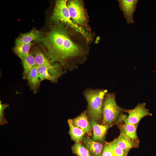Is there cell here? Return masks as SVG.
<instances>
[{
  "label": "cell",
  "mask_w": 156,
  "mask_h": 156,
  "mask_svg": "<svg viewBox=\"0 0 156 156\" xmlns=\"http://www.w3.org/2000/svg\"><path fill=\"white\" fill-rule=\"evenodd\" d=\"M62 24L59 23L53 27L39 41L43 43L45 54L52 64L59 63L68 69V61L82 55L83 52L71 39Z\"/></svg>",
  "instance_id": "obj_1"
},
{
  "label": "cell",
  "mask_w": 156,
  "mask_h": 156,
  "mask_svg": "<svg viewBox=\"0 0 156 156\" xmlns=\"http://www.w3.org/2000/svg\"><path fill=\"white\" fill-rule=\"evenodd\" d=\"M125 111L117 104L115 94L107 93L102 109V125H113L124 122L127 117L122 113Z\"/></svg>",
  "instance_id": "obj_2"
},
{
  "label": "cell",
  "mask_w": 156,
  "mask_h": 156,
  "mask_svg": "<svg viewBox=\"0 0 156 156\" xmlns=\"http://www.w3.org/2000/svg\"><path fill=\"white\" fill-rule=\"evenodd\" d=\"M107 90L88 89L84 95L88 103L87 114L90 118L97 121L102 118V109Z\"/></svg>",
  "instance_id": "obj_3"
},
{
  "label": "cell",
  "mask_w": 156,
  "mask_h": 156,
  "mask_svg": "<svg viewBox=\"0 0 156 156\" xmlns=\"http://www.w3.org/2000/svg\"><path fill=\"white\" fill-rule=\"evenodd\" d=\"M67 1L58 0L56 1L53 14L51 17L52 21L56 23H64L77 32L81 34L89 41L91 38L90 34L84 28L74 23L71 20L66 5Z\"/></svg>",
  "instance_id": "obj_4"
},
{
  "label": "cell",
  "mask_w": 156,
  "mask_h": 156,
  "mask_svg": "<svg viewBox=\"0 0 156 156\" xmlns=\"http://www.w3.org/2000/svg\"><path fill=\"white\" fill-rule=\"evenodd\" d=\"M66 5L72 21L78 26L89 30L88 18L82 1H67Z\"/></svg>",
  "instance_id": "obj_5"
},
{
  "label": "cell",
  "mask_w": 156,
  "mask_h": 156,
  "mask_svg": "<svg viewBox=\"0 0 156 156\" xmlns=\"http://www.w3.org/2000/svg\"><path fill=\"white\" fill-rule=\"evenodd\" d=\"M145 103H140L133 109H125V112L128 115L125 119L124 122L133 124H138L140 121L144 117L148 116H152L149 110L146 108Z\"/></svg>",
  "instance_id": "obj_6"
},
{
  "label": "cell",
  "mask_w": 156,
  "mask_h": 156,
  "mask_svg": "<svg viewBox=\"0 0 156 156\" xmlns=\"http://www.w3.org/2000/svg\"><path fill=\"white\" fill-rule=\"evenodd\" d=\"M120 10L123 13L127 23H134L133 14L136 9L138 0H118Z\"/></svg>",
  "instance_id": "obj_7"
},
{
  "label": "cell",
  "mask_w": 156,
  "mask_h": 156,
  "mask_svg": "<svg viewBox=\"0 0 156 156\" xmlns=\"http://www.w3.org/2000/svg\"><path fill=\"white\" fill-rule=\"evenodd\" d=\"M89 122L93 130V140L99 142L105 141L107 131L112 125H99L94 118H91Z\"/></svg>",
  "instance_id": "obj_8"
},
{
  "label": "cell",
  "mask_w": 156,
  "mask_h": 156,
  "mask_svg": "<svg viewBox=\"0 0 156 156\" xmlns=\"http://www.w3.org/2000/svg\"><path fill=\"white\" fill-rule=\"evenodd\" d=\"M114 140L115 143L123 150L126 156H127L131 149L138 148L140 142V141L131 140L120 134Z\"/></svg>",
  "instance_id": "obj_9"
},
{
  "label": "cell",
  "mask_w": 156,
  "mask_h": 156,
  "mask_svg": "<svg viewBox=\"0 0 156 156\" xmlns=\"http://www.w3.org/2000/svg\"><path fill=\"white\" fill-rule=\"evenodd\" d=\"M117 125L120 131V134L124 135L131 140L139 141L137 133L138 124L123 122Z\"/></svg>",
  "instance_id": "obj_10"
},
{
  "label": "cell",
  "mask_w": 156,
  "mask_h": 156,
  "mask_svg": "<svg viewBox=\"0 0 156 156\" xmlns=\"http://www.w3.org/2000/svg\"><path fill=\"white\" fill-rule=\"evenodd\" d=\"M82 141L84 146L92 156H102L103 147L102 143L95 141L87 136H84Z\"/></svg>",
  "instance_id": "obj_11"
},
{
  "label": "cell",
  "mask_w": 156,
  "mask_h": 156,
  "mask_svg": "<svg viewBox=\"0 0 156 156\" xmlns=\"http://www.w3.org/2000/svg\"><path fill=\"white\" fill-rule=\"evenodd\" d=\"M86 111L72 120L73 125L83 130L89 135H91L92 129L91 127L87 116Z\"/></svg>",
  "instance_id": "obj_12"
},
{
  "label": "cell",
  "mask_w": 156,
  "mask_h": 156,
  "mask_svg": "<svg viewBox=\"0 0 156 156\" xmlns=\"http://www.w3.org/2000/svg\"><path fill=\"white\" fill-rule=\"evenodd\" d=\"M37 67L36 66L31 69L26 78L30 89L34 94L38 91L41 81L38 75Z\"/></svg>",
  "instance_id": "obj_13"
},
{
  "label": "cell",
  "mask_w": 156,
  "mask_h": 156,
  "mask_svg": "<svg viewBox=\"0 0 156 156\" xmlns=\"http://www.w3.org/2000/svg\"><path fill=\"white\" fill-rule=\"evenodd\" d=\"M22 61L23 68V78L26 79L27 75L31 69L34 67L37 66L32 52H29L22 59Z\"/></svg>",
  "instance_id": "obj_14"
},
{
  "label": "cell",
  "mask_w": 156,
  "mask_h": 156,
  "mask_svg": "<svg viewBox=\"0 0 156 156\" xmlns=\"http://www.w3.org/2000/svg\"><path fill=\"white\" fill-rule=\"evenodd\" d=\"M40 33L34 30L26 33L22 34L15 41V45L28 44L33 41H39L41 38Z\"/></svg>",
  "instance_id": "obj_15"
},
{
  "label": "cell",
  "mask_w": 156,
  "mask_h": 156,
  "mask_svg": "<svg viewBox=\"0 0 156 156\" xmlns=\"http://www.w3.org/2000/svg\"><path fill=\"white\" fill-rule=\"evenodd\" d=\"M67 121L70 128L69 133L71 139L75 143H80L86 132L80 128L74 126L72 123L71 119H68Z\"/></svg>",
  "instance_id": "obj_16"
},
{
  "label": "cell",
  "mask_w": 156,
  "mask_h": 156,
  "mask_svg": "<svg viewBox=\"0 0 156 156\" xmlns=\"http://www.w3.org/2000/svg\"><path fill=\"white\" fill-rule=\"evenodd\" d=\"M37 71L41 81L47 80L53 83L57 82L58 78L53 75L46 67L43 66H38L37 67Z\"/></svg>",
  "instance_id": "obj_17"
},
{
  "label": "cell",
  "mask_w": 156,
  "mask_h": 156,
  "mask_svg": "<svg viewBox=\"0 0 156 156\" xmlns=\"http://www.w3.org/2000/svg\"><path fill=\"white\" fill-rule=\"evenodd\" d=\"M31 42L24 44H16L14 51L15 53L21 60L29 53Z\"/></svg>",
  "instance_id": "obj_18"
},
{
  "label": "cell",
  "mask_w": 156,
  "mask_h": 156,
  "mask_svg": "<svg viewBox=\"0 0 156 156\" xmlns=\"http://www.w3.org/2000/svg\"><path fill=\"white\" fill-rule=\"evenodd\" d=\"M71 149L73 153L77 156H92L88 149L80 143L75 144Z\"/></svg>",
  "instance_id": "obj_19"
},
{
  "label": "cell",
  "mask_w": 156,
  "mask_h": 156,
  "mask_svg": "<svg viewBox=\"0 0 156 156\" xmlns=\"http://www.w3.org/2000/svg\"><path fill=\"white\" fill-rule=\"evenodd\" d=\"M107 143L111 149L112 156H126L123 150L115 143L114 140Z\"/></svg>",
  "instance_id": "obj_20"
},
{
  "label": "cell",
  "mask_w": 156,
  "mask_h": 156,
  "mask_svg": "<svg viewBox=\"0 0 156 156\" xmlns=\"http://www.w3.org/2000/svg\"><path fill=\"white\" fill-rule=\"evenodd\" d=\"M9 106L8 104H2L0 101V125H4L8 123L4 116V109Z\"/></svg>",
  "instance_id": "obj_21"
},
{
  "label": "cell",
  "mask_w": 156,
  "mask_h": 156,
  "mask_svg": "<svg viewBox=\"0 0 156 156\" xmlns=\"http://www.w3.org/2000/svg\"><path fill=\"white\" fill-rule=\"evenodd\" d=\"M102 156H112L111 149L107 142H106L103 146Z\"/></svg>",
  "instance_id": "obj_22"
}]
</instances>
